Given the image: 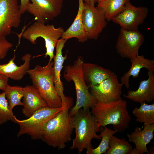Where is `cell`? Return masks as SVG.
I'll use <instances>...</instances> for the list:
<instances>
[{
    "label": "cell",
    "instance_id": "6da1fadb",
    "mask_svg": "<svg viewBox=\"0 0 154 154\" xmlns=\"http://www.w3.org/2000/svg\"><path fill=\"white\" fill-rule=\"evenodd\" d=\"M73 103L72 98L46 124L41 139L48 145L60 150L64 149L66 143L71 140L74 129L73 118L70 115L69 110Z\"/></svg>",
    "mask_w": 154,
    "mask_h": 154
},
{
    "label": "cell",
    "instance_id": "7a4b0ae2",
    "mask_svg": "<svg viewBox=\"0 0 154 154\" xmlns=\"http://www.w3.org/2000/svg\"><path fill=\"white\" fill-rule=\"evenodd\" d=\"M91 109V113L97 122V132L109 124H112L114 129L119 133L129 127L131 119L126 101L121 99L107 103L97 101Z\"/></svg>",
    "mask_w": 154,
    "mask_h": 154
},
{
    "label": "cell",
    "instance_id": "3957f363",
    "mask_svg": "<svg viewBox=\"0 0 154 154\" xmlns=\"http://www.w3.org/2000/svg\"><path fill=\"white\" fill-rule=\"evenodd\" d=\"M84 62L83 57L79 56L73 64L67 66L64 69V78L68 82H73L76 92V104L69 110L71 116H74L82 108L84 110L92 108L97 102L89 92V87L84 80L82 70Z\"/></svg>",
    "mask_w": 154,
    "mask_h": 154
},
{
    "label": "cell",
    "instance_id": "277c9868",
    "mask_svg": "<svg viewBox=\"0 0 154 154\" xmlns=\"http://www.w3.org/2000/svg\"><path fill=\"white\" fill-rule=\"evenodd\" d=\"M53 65L52 61L44 66L37 65L33 69H29L27 73L47 106L58 108L62 106V103L54 85Z\"/></svg>",
    "mask_w": 154,
    "mask_h": 154
},
{
    "label": "cell",
    "instance_id": "5b68a950",
    "mask_svg": "<svg viewBox=\"0 0 154 154\" xmlns=\"http://www.w3.org/2000/svg\"><path fill=\"white\" fill-rule=\"evenodd\" d=\"M73 118L76 136L70 149H76L80 153L84 149L93 148L91 143L93 139H101V137L96 133L97 122L89 109L80 108Z\"/></svg>",
    "mask_w": 154,
    "mask_h": 154
},
{
    "label": "cell",
    "instance_id": "8992f818",
    "mask_svg": "<svg viewBox=\"0 0 154 154\" xmlns=\"http://www.w3.org/2000/svg\"><path fill=\"white\" fill-rule=\"evenodd\" d=\"M64 31L62 27L55 28L53 25H45V23L35 21L24 31L22 36L33 44H36L38 38H43L46 48L44 57L48 56L49 61L50 62L54 56V50L56 44Z\"/></svg>",
    "mask_w": 154,
    "mask_h": 154
},
{
    "label": "cell",
    "instance_id": "52a82bcc",
    "mask_svg": "<svg viewBox=\"0 0 154 154\" xmlns=\"http://www.w3.org/2000/svg\"><path fill=\"white\" fill-rule=\"evenodd\" d=\"M64 106L58 108L48 106L41 108L28 118L19 120L16 117L14 123L20 126L17 136L23 134L29 135L34 140L41 139L44 128L48 121L62 110Z\"/></svg>",
    "mask_w": 154,
    "mask_h": 154
},
{
    "label": "cell",
    "instance_id": "ba28073f",
    "mask_svg": "<svg viewBox=\"0 0 154 154\" xmlns=\"http://www.w3.org/2000/svg\"><path fill=\"white\" fill-rule=\"evenodd\" d=\"M82 19L87 38L97 40L107 24L103 12L95 7V3L84 2Z\"/></svg>",
    "mask_w": 154,
    "mask_h": 154
},
{
    "label": "cell",
    "instance_id": "9c48e42d",
    "mask_svg": "<svg viewBox=\"0 0 154 154\" xmlns=\"http://www.w3.org/2000/svg\"><path fill=\"white\" fill-rule=\"evenodd\" d=\"M22 14L18 0H0V38L10 34L12 28L19 27Z\"/></svg>",
    "mask_w": 154,
    "mask_h": 154
},
{
    "label": "cell",
    "instance_id": "30bf717a",
    "mask_svg": "<svg viewBox=\"0 0 154 154\" xmlns=\"http://www.w3.org/2000/svg\"><path fill=\"white\" fill-rule=\"evenodd\" d=\"M123 85L119 82L117 75L112 72L108 78L99 84L89 88L90 93L97 101L107 103L121 99Z\"/></svg>",
    "mask_w": 154,
    "mask_h": 154
},
{
    "label": "cell",
    "instance_id": "8fae6325",
    "mask_svg": "<svg viewBox=\"0 0 154 154\" xmlns=\"http://www.w3.org/2000/svg\"><path fill=\"white\" fill-rule=\"evenodd\" d=\"M27 11L35 17L38 22L45 23L60 13L63 0H31Z\"/></svg>",
    "mask_w": 154,
    "mask_h": 154
},
{
    "label": "cell",
    "instance_id": "7c38bea8",
    "mask_svg": "<svg viewBox=\"0 0 154 154\" xmlns=\"http://www.w3.org/2000/svg\"><path fill=\"white\" fill-rule=\"evenodd\" d=\"M144 41L143 35L138 30L121 29L116 45V51L122 57L130 59L138 55L139 48Z\"/></svg>",
    "mask_w": 154,
    "mask_h": 154
},
{
    "label": "cell",
    "instance_id": "4fadbf2b",
    "mask_svg": "<svg viewBox=\"0 0 154 154\" xmlns=\"http://www.w3.org/2000/svg\"><path fill=\"white\" fill-rule=\"evenodd\" d=\"M148 11L147 8L135 7L129 1L126 3L123 10L112 20L119 25L121 29L137 30L138 26L143 23L147 17Z\"/></svg>",
    "mask_w": 154,
    "mask_h": 154
},
{
    "label": "cell",
    "instance_id": "5bb4252c",
    "mask_svg": "<svg viewBox=\"0 0 154 154\" xmlns=\"http://www.w3.org/2000/svg\"><path fill=\"white\" fill-rule=\"evenodd\" d=\"M154 131V124H144L143 129L136 127L131 134H127L129 141L133 142L135 146V148L133 149L130 154L148 153L149 151L147 145L153 139Z\"/></svg>",
    "mask_w": 154,
    "mask_h": 154
},
{
    "label": "cell",
    "instance_id": "9a60e30c",
    "mask_svg": "<svg viewBox=\"0 0 154 154\" xmlns=\"http://www.w3.org/2000/svg\"><path fill=\"white\" fill-rule=\"evenodd\" d=\"M66 41L62 38L58 40L55 46L56 53L53 62L54 82L57 94L61 99L62 105L65 104L68 99V97L65 96L64 93V85L60 78L63 64L67 57V54L64 56L62 54V50Z\"/></svg>",
    "mask_w": 154,
    "mask_h": 154
},
{
    "label": "cell",
    "instance_id": "2e32d148",
    "mask_svg": "<svg viewBox=\"0 0 154 154\" xmlns=\"http://www.w3.org/2000/svg\"><path fill=\"white\" fill-rule=\"evenodd\" d=\"M148 78L141 81L137 89L128 90L127 94L123 96L125 98L137 103L146 101L149 103L154 100V74L153 72L148 71Z\"/></svg>",
    "mask_w": 154,
    "mask_h": 154
},
{
    "label": "cell",
    "instance_id": "e0dca14e",
    "mask_svg": "<svg viewBox=\"0 0 154 154\" xmlns=\"http://www.w3.org/2000/svg\"><path fill=\"white\" fill-rule=\"evenodd\" d=\"M24 90L22 112L26 117H30L41 108L47 106L33 85H27L24 87Z\"/></svg>",
    "mask_w": 154,
    "mask_h": 154
},
{
    "label": "cell",
    "instance_id": "ac0fdd59",
    "mask_svg": "<svg viewBox=\"0 0 154 154\" xmlns=\"http://www.w3.org/2000/svg\"><path fill=\"white\" fill-rule=\"evenodd\" d=\"M15 57L14 54L7 63L0 64V74L12 80L19 81L21 80L27 74V71L29 69L32 56L29 53L23 56L22 60L24 62L20 66L16 65L14 62Z\"/></svg>",
    "mask_w": 154,
    "mask_h": 154
},
{
    "label": "cell",
    "instance_id": "d6986e66",
    "mask_svg": "<svg viewBox=\"0 0 154 154\" xmlns=\"http://www.w3.org/2000/svg\"><path fill=\"white\" fill-rule=\"evenodd\" d=\"M82 70L84 80L88 87L99 84L108 78L112 72L96 64L84 62Z\"/></svg>",
    "mask_w": 154,
    "mask_h": 154
},
{
    "label": "cell",
    "instance_id": "ffe728a7",
    "mask_svg": "<svg viewBox=\"0 0 154 154\" xmlns=\"http://www.w3.org/2000/svg\"><path fill=\"white\" fill-rule=\"evenodd\" d=\"M130 60L131 63L130 68L121 78V83L127 89L129 87V77L132 76L134 78L138 77L142 68H146L149 71H154V60L145 58L143 56L138 55L130 59Z\"/></svg>",
    "mask_w": 154,
    "mask_h": 154
},
{
    "label": "cell",
    "instance_id": "44dd1931",
    "mask_svg": "<svg viewBox=\"0 0 154 154\" xmlns=\"http://www.w3.org/2000/svg\"><path fill=\"white\" fill-rule=\"evenodd\" d=\"M84 2L83 0H78L77 15L71 26L63 33L61 38L67 40L69 39L75 38L79 42L82 43L88 40L84 31L82 19Z\"/></svg>",
    "mask_w": 154,
    "mask_h": 154
},
{
    "label": "cell",
    "instance_id": "7402d4cb",
    "mask_svg": "<svg viewBox=\"0 0 154 154\" xmlns=\"http://www.w3.org/2000/svg\"><path fill=\"white\" fill-rule=\"evenodd\" d=\"M129 0H101L97 7L103 12L107 21H110L123 10Z\"/></svg>",
    "mask_w": 154,
    "mask_h": 154
},
{
    "label": "cell",
    "instance_id": "603a6c76",
    "mask_svg": "<svg viewBox=\"0 0 154 154\" xmlns=\"http://www.w3.org/2000/svg\"><path fill=\"white\" fill-rule=\"evenodd\" d=\"M140 104L139 108L135 107L132 111L136 121L144 124H154V103L149 104L143 102Z\"/></svg>",
    "mask_w": 154,
    "mask_h": 154
},
{
    "label": "cell",
    "instance_id": "cb8c5ba5",
    "mask_svg": "<svg viewBox=\"0 0 154 154\" xmlns=\"http://www.w3.org/2000/svg\"><path fill=\"white\" fill-rule=\"evenodd\" d=\"M109 145L105 154H130L133 149L125 138L119 139L114 135L112 136Z\"/></svg>",
    "mask_w": 154,
    "mask_h": 154
},
{
    "label": "cell",
    "instance_id": "d4e9b609",
    "mask_svg": "<svg viewBox=\"0 0 154 154\" xmlns=\"http://www.w3.org/2000/svg\"><path fill=\"white\" fill-rule=\"evenodd\" d=\"M104 129L100 135L101 137V141L96 148H90L86 149L87 154H105L109 147V142L112 136L118 132L116 130H112L106 126L104 127Z\"/></svg>",
    "mask_w": 154,
    "mask_h": 154
},
{
    "label": "cell",
    "instance_id": "484cf974",
    "mask_svg": "<svg viewBox=\"0 0 154 154\" xmlns=\"http://www.w3.org/2000/svg\"><path fill=\"white\" fill-rule=\"evenodd\" d=\"M4 92L11 110H13L16 106H23L21 100L23 96L24 88L18 86H11L9 85Z\"/></svg>",
    "mask_w": 154,
    "mask_h": 154
},
{
    "label": "cell",
    "instance_id": "4316f807",
    "mask_svg": "<svg viewBox=\"0 0 154 154\" xmlns=\"http://www.w3.org/2000/svg\"><path fill=\"white\" fill-rule=\"evenodd\" d=\"M15 116L11 110L4 92L0 93V125L11 120L14 122Z\"/></svg>",
    "mask_w": 154,
    "mask_h": 154
},
{
    "label": "cell",
    "instance_id": "83f0119b",
    "mask_svg": "<svg viewBox=\"0 0 154 154\" xmlns=\"http://www.w3.org/2000/svg\"><path fill=\"white\" fill-rule=\"evenodd\" d=\"M13 44L9 42L5 37L0 38V60L3 59Z\"/></svg>",
    "mask_w": 154,
    "mask_h": 154
},
{
    "label": "cell",
    "instance_id": "f1b7e54d",
    "mask_svg": "<svg viewBox=\"0 0 154 154\" xmlns=\"http://www.w3.org/2000/svg\"><path fill=\"white\" fill-rule=\"evenodd\" d=\"M9 78L5 75L0 74V90L4 91L9 85Z\"/></svg>",
    "mask_w": 154,
    "mask_h": 154
},
{
    "label": "cell",
    "instance_id": "f546056e",
    "mask_svg": "<svg viewBox=\"0 0 154 154\" xmlns=\"http://www.w3.org/2000/svg\"><path fill=\"white\" fill-rule=\"evenodd\" d=\"M20 10L21 14H23L27 11L28 5L31 0H20Z\"/></svg>",
    "mask_w": 154,
    "mask_h": 154
},
{
    "label": "cell",
    "instance_id": "4dcf8cb0",
    "mask_svg": "<svg viewBox=\"0 0 154 154\" xmlns=\"http://www.w3.org/2000/svg\"><path fill=\"white\" fill-rule=\"evenodd\" d=\"M85 2H92L95 3L96 2H98L101 0H83Z\"/></svg>",
    "mask_w": 154,
    "mask_h": 154
}]
</instances>
